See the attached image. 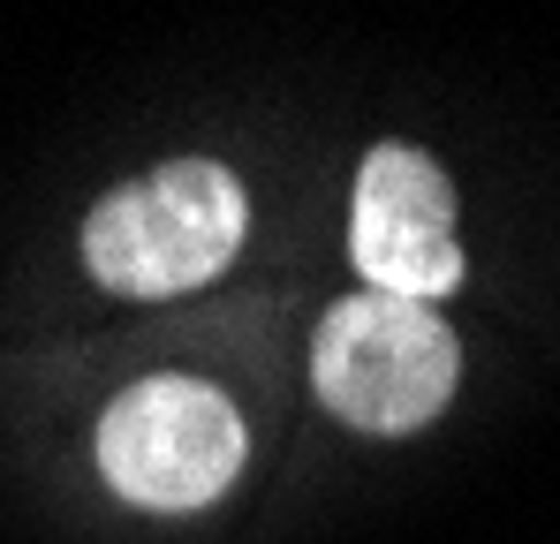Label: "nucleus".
I'll list each match as a JSON object with an SVG mask.
<instances>
[{
  "instance_id": "nucleus-1",
  "label": "nucleus",
  "mask_w": 560,
  "mask_h": 544,
  "mask_svg": "<svg viewBox=\"0 0 560 544\" xmlns=\"http://www.w3.org/2000/svg\"><path fill=\"white\" fill-rule=\"evenodd\" d=\"M243 235H250V197L235 167L220 159H167L152 175L106 189L92 212H84V272L106 295H129V303H167L189 287H212L220 272L243 258Z\"/></svg>"
},
{
  "instance_id": "nucleus-2",
  "label": "nucleus",
  "mask_w": 560,
  "mask_h": 544,
  "mask_svg": "<svg viewBox=\"0 0 560 544\" xmlns=\"http://www.w3.org/2000/svg\"><path fill=\"white\" fill-rule=\"evenodd\" d=\"M463 386V341L432 303L341 295L311 333V393L364 439H409L447 416Z\"/></svg>"
},
{
  "instance_id": "nucleus-3",
  "label": "nucleus",
  "mask_w": 560,
  "mask_h": 544,
  "mask_svg": "<svg viewBox=\"0 0 560 544\" xmlns=\"http://www.w3.org/2000/svg\"><path fill=\"white\" fill-rule=\"evenodd\" d=\"M92 461L106 492L144 515H197L220 507L250 461L243 409L189 370H152L106 401L92 431Z\"/></svg>"
},
{
  "instance_id": "nucleus-4",
  "label": "nucleus",
  "mask_w": 560,
  "mask_h": 544,
  "mask_svg": "<svg viewBox=\"0 0 560 544\" xmlns=\"http://www.w3.org/2000/svg\"><path fill=\"white\" fill-rule=\"evenodd\" d=\"M349 265L364 272L372 295H401V303H440L469 280L455 181L424 144L386 137L364 152L349 189Z\"/></svg>"
}]
</instances>
